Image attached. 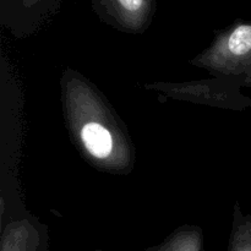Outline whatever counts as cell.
Wrapping results in <instances>:
<instances>
[{"instance_id":"cell-1","label":"cell","mask_w":251,"mask_h":251,"mask_svg":"<svg viewBox=\"0 0 251 251\" xmlns=\"http://www.w3.org/2000/svg\"><path fill=\"white\" fill-rule=\"evenodd\" d=\"M157 0H91L93 10L108 25L129 32L147 28Z\"/></svg>"},{"instance_id":"cell-2","label":"cell","mask_w":251,"mask_h":251,"mask_svg":"<svg viewBox=\"0 0 251 251\" xmlns=\"http://www.w3.org/2000/svg\"><path fill=\"white\" fill-rule=\"evenodd\" d=\"M61 0H0L2 24L17 32H29L53 14Z\"/></svg>"},{"instance_id":"cell-3","label":"cell","mask_w":251,"mask_h":251,"mask_svg":"<svg viewBox=\"0 0 251 251\" xmlns=\"http://www.w3.org/2000/svg\"><path fill=\"white\" fill-rule=\"evenodd\" d=\"M77 135L86 153L96 161H107L114 153L118 141L115 130L110 129L108 120L90 115L80 123Z\"/></svg>"},{"instance_id":"cell-4","label":"cell","mask_w":251,"mask_h":251,"mask_svg":"<svg viewBox=\"0 0 251 251\" xmlns=\"http://www.w3.org/2000/svg\"><path fill=\"white\" fill-rule=\"evenodd\" d=\"M216 48L235 58H247L251 54V22L233 25L218 37Z\"/></svg>"},{"instance_id":"cell-5","label":"cell","mask_w":251,"mask_h":251,"mask_svg":"<svg viewBox=\"0 0 251 251\" xmlns=\"http://www.w3.org/2000/svg\"><path fill=\"white\" fill-rule=\"evenodd\" d=\"M1 251H43V247L36 229L27 223H19L4 233Z\"/></svg>"},{"instance_id":"cell-6","label":"cell","mask_w":251,"mask_h":251,"mask_svg":"<svg viewBox=\"0 0 251 251\" xmlns=\"http://www.w3.org/2000/svg\"><path fill=\"white\" fill-rule=\"evenodd\" d=\"M146 251H202V237L195 228H185L174 233L158 247Z\"/></svg>"},{"instance_id":"cell-7","label":"cell","mask_w":251,"mask_h":251,"mask_svg":"<svg viewBox=\"0 0 251 251\" xmlns=\"http://www.w3.org/2000/svg\"><path fill=\"white\" fill-rule=\"evenodd\" d=\"M228 251H251V216H242L238 207Z\"/></svg>"}]
</instances>
